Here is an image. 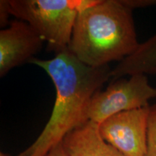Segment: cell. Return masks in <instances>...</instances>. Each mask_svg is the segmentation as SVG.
I'll list each match as a JSON object with an SVG mask.
<instances>
[{"instance_id":"13","label":"cell","mask_w":156,"mask_h":156,"mask_svg":"<svg viewBox=\"0 0 156 156\" xmlns=\"http://www.w3.org/2000/svg\"><path fill=\"white\" fill-rule=\"evenodd\" d=\"M0 156H12V155H9V154L5 153H2V152H1V153H0Z\"/></svg>"},{"instance_id":"5","label":"cell","mask_w":156,"mask_h":156,"mask_svg":"<svg viewBox=\"0 0 156 156\" xmlns=\"http://www.w3.org/2000/svg\"><path fill=\"white\" fill-rule=\"evenodd\" d=\"M150 106L116 114L98 124L101 137L125 156H145Z\"/></svg>"},{"instance_id":"12","label":"cell","mask_w":156,"mask_h":156,"mask_svg":"<svg viewBox=\"0 0 156 156\" xmlns=\"http://www.w3.org/2000/svg\"><path fill=\"white\" fill-rule=\"evenodd\" d=\"M46 156H67L62 142L51 150V151Z\"/></svg>"},{"instance_id":"3","label":"cell","mask_w":156,"mask_h":156,"mask_svg":"<svg viewBox=\"0 0 156 156\" xmlns=\"http://www.w3.org/2000/svg\"><path fill=\"white\" fill-rule=\"evenodd\" d=\"M11 14L32 27L46 49L56 54L69 48L78 13L97 0H9Z\"/></svg>"},{"instance_id":"6","label":"cell","mask_w":156,"mask_h":156,"mask_svg":"<svg viewBox=\"0 0 156 156\" xmlns=\"http://www.w3.org/2000/svg\"><path fill=\"white\" fill-rule=\"evenodd\" d=\"M44 40L25 21L16 19L0 30V77L27 62L42 49Z\"/></svg>"},{"instance_id":"9","label":"cell","mask_w":156,"mask_h":156,"mask_svg":"<svg viewBox=\"0 0 156 156\" xmlns=\"http://www.w3.org/2000/svg\"><path fill=\"white\" fill-rule=\"evenodd\" d=\"M145 156H156V104L150 106Z\"/></svg>"},{"instance_id":"2","label":"cell","mask_w":156,"mask_h":156,"mask_svg":"<svg viewBox=\"0 0 156 156\" xmlns=\"http://www.w3.org/2000/svg\"><path fill=\"white\" fill-rule=\"evenodd\" d=\"M139 46L132 9L122 0H97L78 13L68 50L85 65L101 67L122 62Z\"/></svg>"},{"instance_id":"10","label":"cell","mask_w":156,"mask_h":156,"mask_svg":"<svg viewBox=\"0 0 156 156\" xmlns=\"http://www.w3.org/2000/svg\"><path fill=\"white\" fill-rule=\"evenodd\" d=\"M11 15L9 0H1L0 1V27L2 28H6L9 26L10 23L9 18Z\"/></svg>"},{"instance_id":"8","label":"cell","mask_w":156,"mask_h":156,"mask_svg":"<svg viewBox=\"0 0 156 156\" xmlns=\"http://www.w3.org/2000/svg\"><path fill=\"white\" fill-rule=\"evenodd\" d=\"M136 74L156 75V34L140 44L133 54L112 69L111 78L116 80Z\"/></svg>"},{"instance_id":"11","label":"cell","mask_w":156,"mask_h":156,"mask_svg":"<svg viewBox=\"0 0 156 156\" xmlns=\"http://www.w3.org/2000/svg\"><path fill=\"white\" fill-rule=\"evenodd\" d=\"M122 2L132 10L156 5V0H122Z\"/></svg>"},{"instance_id":"1","label":"cell","mask_w":156,"mask_h":156,"mask_svg":"<svg viewBox=\"0 0 156 156\" xmlns=\"http://www.w3.org/2000/svg\"><path fill=\"white\" fill-rule=\"evenodd\" d=\"M30 63L41 67L49 76L56 89V98L41 133L32 145L16 156H46L69 132L89 121L87 112L91 98L111 78L112 69L108 65H85L69 50L50 59L35 57Z\"/></svg>"},{"instance_id":"7","label":"cell","mask_w":156,"mask_h":156,"mask_svg":"<svg viewBox=\"0 0 156 156\" xmlns=\"http://www.w3.org/2000/svg\"><path fill=\"white\" fill-rule=\"evenodd\" d=\"M67 156H125L101 137L98 124L87 121L62 141Z\"/></svg>"},{"instance_id":"4","label":"cell","mask_w":156,"mask_h":156,"mask_svg":"<svg viewBox=\"0 0 156 156\" xmlns=\"http://www.w3.org/2000/svg\"><path fill=\"white\" fill-rule=\"evenodd\" d=\"M156 98V88L143 74L129 78L112 80L104 90H99L90 102L87 116L90 121L99 124L119 113L149 106V101Z\"/></svg>"}]
</instances>
